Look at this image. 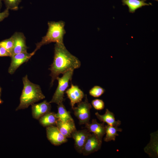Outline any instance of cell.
<instances>
[{"instance_id":"cell-1","label":"cell","mask_w":158,"mask_h":158,"mask_svg":"<svg viewBox=\"0 0 158 158\" xmlns=\"http://www.w3.org/2000/svg\"><path fill=\"white\" fill-rule=\"evenodd\" d=\"M81 62L76 56L71 54L66 49L63 43H56L53 62L49 70L51 77V86L59 75L68 71L79 68Z\"/></svg>"},{"instance_id":"cell-2","label":"cell","mask_w":158,"mask_h":158,"mask_svg":"<svg viewBox=\"0 0 158 158\" xmlns=\"http://www.w3.org/2000/svg\"><path fill=\"white\" fill-rule=\"evenodd\" d=\"M23 87L20 98V102L16 111L27 108L30 105L45 98L40 86L31 82L27 75L22 79Z\"/></svg>"},{"instance_id":"cell-3","label":"cell","mask_w":158,"mask_h":158,"mask_svg":"<svg viewBox=\"0 0 158 158\" xmlns=\"http://www.w3.org/2000/svg\"><path fill=\"white\" fill-rule=\"evenodd\" d=\"M48 25L47 32L42 37L41 41L36 44V47L32 52L34 55L43 45L51 42L63 43V37L66 32L64 22L62 21L49 22Z\"/></svg>"},{"instance_id":"cell-4","label":"cell","mask_w":158,"mask_h":158,"mask_svg":"<svg viewBox=\"0 0 158 158\" xmlns=\"http://www.w3.org/2000/svg\"><path fill=\"white\" fill-rule=\"evenodd\" d=\"M73 70L68 71L63 74L61 77L59 76L56 79L58 81V85L56 90L49 102L50 103H55L57 105L63 103L64 100V93L68 86L69 82L71 81L73 73Z\"/></svg>"},{"instance_id":"cell-5","label":"cell","mask_w":158,"mask_h":158,"mask_svg":"<svg viewBox=\"0 0 158 158\" xmlns=\"http://www.w3.org/2000/svg\"><path fill=\"white\" fill-rule=\"evenodd\" d=\"M91 108V105L89 102L86 95L84 101L78 103L77 107H74L73 109L74 114L78 119L80 124L85 125L89 123Z\"/></svg>"},{"instance_id":"cell-6","label":"cell","mask_w":158,"mask_h":158,"mask_svg":"<svg viewBox=\"0 0 158 158\" xmlns=\"http://www.w3.org/2000/svg\"><path fill=\"white\" fill-rule=\"evenodd\" d=\"M102 140H100L94 134L90 133L83 149L82 153L88 155L97 152L101 148Z\"/></svg>"},{"instance_id":"cell-7","label":"cell","mask_w":158,"mask_h":158,"mask_svg":"<svg viewBox=\"0 0 158 158\" xmlns=\"http://www.w3.org/2000/svg\"><path fill=\"white\" fill-rule=\"evenodd\" d=\"M46 130L47 138L53 145H59L67 142V138L61 133L56 126H47Z\"/></svg>"},{"instance_id":"cell-8","label":"cell","mask_w":158,"mask_h":158,"mask_svg":"<svg viewBox=\"0 0 158 158\" xmlns=\"http://www.w3.org/2000/svg\"><path fill=\"white\" fill-rule=\"evenodd\" d=\"M34 55L32 52L21 53L12 56L11 62L8 69V73L13 74L17 69L23 63L27 62Z\"/></svg>"},{"instance_id":"cell-9","label":"cell","mask_w":158,"mask_h":158,"mask_svg":"<svg viewBox=\"0 0 158 158\" xmlns=\"http://www.w3.org/2000/svg\"><path fill=\"white\" fill-rule=\"evenodd\" d=\"M90 133L85 128L78 130H76L72 133L71 138L74 140L75 148L78 152L82 153L85 144Z\"/></svg>"},{"instance_id":"cell-10","label":"cell","mask_w":158,"mask_h":158,"mask_svg":"<svg viewBox=\"0 0 158 158\" xmlns=\"http://www.w3.org/2000/svg\"><path fill=\"white\" fill-rule=\"evenodd\" d=\"M68 97L70 101V104L73 109L76 103L81 102L85 95L83 92L78 86L71 83L70 87L66 91Z\"/></svg>"},{"instance_id":"cell-11","label":"cell","mask_w":158,"mask_h":158,"mask_svg":"<svg viewBox=\"0 0 158 158\" xmlns=\"http://www.w3.org/2000/svg\"><path fill=\"white\" fill-rule=\"evenodd\" d=\"M11 37L13 41V47L11 56L21 53L27 52L25 38L22 33L16 32Z\"/></svg>"},{"instance_id":"cell-12","label":"cell","mask_w":158,"mask_h":158,"mask_svg":"<svg viewBox=\"0 0 158 158\" xmlns=\"http://www.w3.org/2000/svg\"><path fill=\"white\" fill-rule=\"evenodd\" d=\"M49 102L44 100L37 104L31 105L32 114L33 117L37 119L40 118L44 115L50 112L51 105Z\"/></svg>"},{"instance_id":"cell-13","label":"cell","mask_w":158,"mask_h":158,"mask_svg":"<svg viewBox=\"0 0 158 158\" xmlns=\"http://www.w3.org/2000/svg\"><path fill=\"white\" fill-rule=\"evenodd\" d=\"M85 128L90 133L94 134L100 140L105 134V126L104 123H99L96 119L92 120L91 123L85 124Z\"/></svg>"},{"instance_id":"cell-14","label":"cell","mask_w":158,"mask_h":158,"mask_svg":"<svg viewBox=\"0 0 158 158\" xmlns=\"http://www.w3.org/2000/svg\"><path fill=\"white\" fill-rule=\"evenodd\" d=\"M55 125L61 133L66 138H71L72 133L76 130L74 120L63 122L58 119Z\"/></svg>"},{"instance_id":"cell-15","label":"cell","mask_w":158,"mask_h":158,"mask_svg":"<svg viewBox=\"0 0 158 158\" xmlns=\"http://www.w3.org/2000/svg\"><path fill=\"white\" fill-rule=\"evenodd\" d=\"M150 140L149 143L145 147L144 150L150 157H158V134L157 131L150 134Z\"/></svg>"},{"instance_id":"cell-16","label":"cell","mask_w":158,"mask_h":158,"mask_svg":"<svg viewBox=\"0 0 158 158\" xmlns=\"http://www.w3.org/2000/svg\"><path fill=\"white\" fill-rule=\"evenodd\" d=\"M95 115L100 121L106 123L108 125L118 127L121 124L120 121H116L114 113L107 109H106L105 113L104 114L101 115L98 112H96Z\"/></svg>"},{"instance_id":"cell-17","label":"cell","mask_w":158,"mask_h":158,"mask_svg":"<svg viewBox=\"0 0 158 158\" xmlns=\"http://www.w3.org/2000/svg\"><path fill=\"white\" fill-rule=\"evenodd\" d=\"M146 0H122V5H126L128 7L129 12L133 13L137 9L150 4L145 2Z\"/></svg>"},{"instance_id":"cell-18","label":"cell","mask_w":158,"mask_h":158,"mask_svg":"<svg viewBox=\"0 0 158 158\" xmlns=\"http://www.w3.org/2000/svg\"><path fill=\"white\" fill-rule=\"evenodd\" d=\"M106 136L104 138V141L106 142L111 140L115 141L116 137L118 135L117 132H122V129L116 126L107 125L105 126Z\"/></svg>"},{"instance_id":"cell-19","label":"cell","mask_w":158,"mask_h":158,"mask_svg":"<svg viewBox=\"0 0 158 158\" xmlns=\"http://www.w3.org/2000/svg\"><path fill=\"white\" fill-rule=\"evenodd\" d=\"M58 105V111L56 114V116L58 119L63 122L73 121L70 112L66 110L63 103H60Z\"/></svg>"},{"instance_id":"cell-20","label":"cell","mask_w":158,"mask_h":158,"mask_svg":"<svg viewBox=\"0 0 158 158\" xmlns=\"http://www.w3.org/2000/svg\"><path fill=\"white\" fill-rule=\"evenodd\" d=\"M58 119L55 113L49 112L41 117L39 121L43 126L47 127L56 124Z\"/></svg>"},{"instance_id":"cell-21","label":"cell","mask_w":158,"mask_h":158,"mask_svg":"<svg viewBox=\"0 0 158 158\" xmlns=\"http://www.w3.org/2000/svg\"><path fill=\"white\" fill-rule=\"evenodd\" d=\"M104 89L98 85H95L91 88L89 91V94L95 97L101 96L105 92Z\"/></svg>"},{"instance_id":"cell-22","label":"cell","mask_w":158,"mask_h":158,"mask_svg":"<svg viewBox=\"0 0 158 158\" xmlns=\"http://www.w3.org/2000/svg\"><path fill=\"white\" fill-rule=\"evenodd\" d=\"M0 46L6 49L12 56L13 47V41L12 37L9 39L0 42Z\"/></svg>"},{"instance_id":"cell-23","label":"cell","mask_w":158,"mask_h":158,"mask_svg":"<svg viewBox=\"0 0 158 158\" xmlns=\"http://www.w3.org/2000/svg\"><path fill=\"white\" fill-rule=\"evenodd\" d=\"M6 8L9 10H17L21 0H3Z\"/></svg>"},{"instance_id":"cell-24","label":"cell","mask_w":158,"mask_h":158,"mask_svg":"<svg viewBox=\"0 0 158 158\" xmlns=\"http://www.w3.org/2000/svg\"><path fill=\"white\" fill-rule=\"evenodd\" d=\"M91 104L95 109L97 110H101L104 107V103L103 100L100 99H95L92 100Z\"/></svg>"},{"instance_id":"cell-25","label":"cell","mask_w":158,"mask_h":158,"mask_svg":"<svg viewBox=\"0 0 158 158\" xmlns=\"http://www.w3.org/2000/svg\"><path fill=\"white\" fill-rule=\"evenodd\" d=\"M11 54L3 47L0 46V57L10 56Z\"/></svg>"},{"instance_id":"cell-26","label":"cell","mask_w":158,"mask_h":158,"mask_svg":"<svg viewBox=\"0 0 158 158\" xmlns=\"http://www.w3.org/2000/svg\"><path fill=\"white\" fill-rule=\"evenodd\" d=\"M9 14V9L6 8L4 11L0 13V22L7 17Z\"/></svg>"},{"instance_id":"cell-27","label":"cell","mask_w":158,"mask_h":158,"mask_svg":"<svg viewBox=\"0 0 158 158\" xmlns=\"http://www.w3.org/2000/svg\"><path fill=\"white\" fill-rule=\"evenodd\" d=\"M1 0H0V10L2 6Z\"/></svg>"},{"instance_id":"cell-28","label":"cell","mask_w":158,"mask_h":158,"mask_svg":"<svg viewBox=\"0 0 158 158\" xmlns=\"http://www.w3.org/2000/svg\"><path fill=\"white\" fill-rule=\"evenodd\" d=\"M2 102H3L2 100L1 99V97H0V104H1Z\"/></svg>"},{"instance_id":"cell-29","label":"cell","mask_w":158,"mask_h":158,"mask_svg":"<svg viewBox=\"0 0 158 158\" xmlns=\"http://www.w3.org/2000/svg\"><path fill=\"white\" fill-rule=\"evenodd\" d=\"M1 87L0 86V97H1Z\"/></svg>"},{"instance_id":"cell-30","label":"cell","mask_w":158,"mask_h":158,"mask_svg":"<svg viewBox=\"0 0 158 158\" xmlns=\"http://www.w3.org/2000/svg\"><path fill=\"white\" fill-rule=\"evenodd\" d=\"M154 0L156 1H158V0Z\"/></svg>"}]
</instances>
